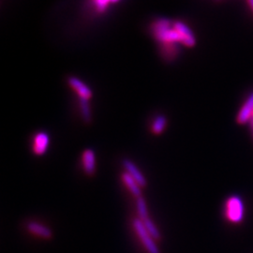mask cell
Instances as JSON below:
<instances>
[{"label": "cell", "instance_id": "6", "mask_svg": "<svg viewBox=\"0 0 253 253\" xmlns=\"http://www.w3.org/2000/svg\"><path fill=\"white\" fill-rule=\"evenodd\" d=\"M68 83H69V85L76 92L79 99L89 100L92 98V91L90 88L78 78L70 77L68 79Z\"/></svg>", "mask_w": 253, "mask_h": 253}, {"label": "cell", "instance_id": "4", "mask_svg": "<svg viewBox=\"0 0 253 253\" xmlns=\"http://www.w3.org/2000/svg\"><path fill=\"white\" fill-rule=\"evenodd\" d=\"M173 26L182 38L183 45L193 47L196 44V38L192 30L182 21H173Z\"/></svg>", "mask_w": 253, "mask_h": 253}, {"label": "cell", "instance_id": "13", "mask_svg": "<svg viewBox=\"0 0 253 253\" xmlns=\"http://www.w3.org/2000/svg\"><path fill=\"white\" fill-rule=\"evenodd\" d=\"M167 125V119L164 116H158L157 118L154 119L153 123H152V131L155 134H160L162 133L165 126Z\"/></svg>", "mask_w": 253, "mask_h": 253}, {"label": "cell", "instance_id": "7", "mask_svg": "<svg viewBox=\"0 0 253 253\" xmlns=\"http://www.w3.org/2000/svg\"><path fill=\"white\" fill-rule=\"evenodd\" d=\"M123 165L126 170V172L130 174V176L140 185V187H145L146 186V179L144 174L140 172V170L137 168L134 163L130 162L129 160H125L123 162Z\"/></svg>", "mask_w": 253, "mask_h": 253}, {"label": "cell", "instance_id": "5", "mask_svg": "<svg viewBox=\"0 0 253 253\" xmlns=\"http://www.w3.org/2000/svg\"><path fill=\"white\" fill-rule=\"evenodd\" d=\"M253 118V93H252L245 101L242 108L240 109L236 121L238 124L250 123Z\"/></svg>", "mask_w": 253, "mask_h": 253}, {"label": "cell", "instance_id": "10", "mask_svg": "<svg viewBox=\"0 0 253 253\" xmlns=\"http://www.w3.org/2000/svg\"><path fill=\"white\" fill-rule=\"evenodd\" d=\"M122 180L125 183L128 190L133 194V196H135L136 198H139L142 196V190H141L140 185L130 176L129 173L124 172L122 174Z\"/></svg>", "mask_w": 253, "mask_h": 253}, {"label": "cell", "instance_id": "18", "mask_svg": "<svg viewBox=\"0 0 253 253\" xmlns=\"http://www.w3.org/2000/svg\"><path fill=\"white\" fill-rule=\"evenodd\" d=\"M250 126H251V129H252V132H253V120L250 122Z\"/></svg>", "mask_w": 253, "mask_h": 253}, {"label": "cell", "instance_id": "3", "mask_svg": "<svg viewBox=\"0 0 253 253\" xmlns=\"http://www.w3.org/2000/svg\"><path fill=\"white\" fill-rule=\"evenodd\" d=\"M133 227L135 229L137 235L140 237L142 243L145 246V248L148 253H161L158 246L154 242L155 239L146 231L143 220H141L140 218L134 219Z\"/></svg>", "mask_w": 253, "mask_h": 253}, {"label": "cell", "instance_id": "2", "mask_svg": "<svg viewBox=\"0 0 253 253\" xmlns=\"http://www.w3.org/2000/svg\"><path fill=\"white\" fill-rule=\"evenodd\" d=\"M244 204L241 198L232 196L226 201L225 217L232 223H239L244 217Z\"/></svg>", "mask_w": 253, "mask_h": 253}, {"label": "cell", "instance_id": "14", "mask_svg": "<svg viewBox=\"0 0 253 253\" xmlns=\"http://www.w3.org/2000/svg\"><path fill=\"white\" fill-rule=\"evenodd\" d=\"M136 208L141 220H145L146 218H148V211L146 208V204H145V199L142 196L139 198H136Z\"/></svg>", "mask_w": 253, "mask_h": 253}, {"label": "cell", "instance_id": "17", "mask_svg": "<svg viewBox=\"0 0 253 253\" xmlns=\"http://www.w3.org/2000/svg\"><path fill=\"white\" fill-rule=\"evenodd\" d=\"M248 3H249V5H250V7L252 8V9L253 10V0H248Z\"/></svg>", "mask_w": 253, "mask_h": 253}, {"label": "cell", "instance_id": "1", "mask_svg": "<svg viewBox=\"0 0 253 253\" xmlns=\"http://www.w3.org/2000/svg\"><path fill=\"white\" fill-rule=\"evenodd\" d=\"M150 32L160 46L164 60L172 61L180 53L182 38L173 26V22L166 18L157 19L150 26Z\"/></svg>", "mask_w": 253, "mask_h": 253}, {"label": "cell", "instance_id": "9", "mask_svg": "<svg viewBox=\"0 0 253 253\" xmlns=\"http://www.w3.org/2000/svg\"><path fill=\"white\" fill-rule=\"evenodd\" d=\"M49 145V137L44 132H40L34 139V152L37 155L45 153L46 149Z\"/></svg>", "mask_w": 253, "mask_h": 253}, {"label": "cell", "instance_id": "11", "mask_svg": "<svg viewBox=\"0 0 253 253\" xmlns=\"http://www.w3.org/2000/svg\"><path fill=\"white\" fill-rule=\"evenodd\" d=\"M27 229L29 232H31L34 235H39L43 238H51L52 237V232L48 227L44 226L38 222H30L27 225Z\"/></svg>", "mask_w": 253, "mask_h": 253}, {"label": "cell", "instance_id": "8", "mask_svg": "<svg viewBox=\"0 0 253 253\" xmlns=\"http://www.w3.org/2000/svg\"><path fill=\"white\" fill-rule=\"evenodd\" d=\"M83 164L84 170L87 174H93L96 169V158L94 151L91 149H86L83 154Z\"/></svg>", "mask_w": 253, "mask_h": 253}, {"label": "cell", "instance_id": "15", "mask_svg": "<svg viewBox=\"0 0 253 253\" xmlns=\"http://www.w3.org/2000/svg\"><path fill=\"white\" fill-rule=\"evenodd\" d=\"M118 1H120V0H91L92 5L94 6L96 11L100 12V13L104 12L108 8L110 4L118 3Z\"/></svg>", "mask_w": 253, "mask_h": 253}, {"label": "cell", "instance_id": "12", "mask_svg": "<svg viewBox=\"0 0 253 253\" xmlns=\"http://www.w3.org/2000/svg\"><path fill=\"white\" fill-rule=\"evenodd\" d=\"M79 107L81 111L82 118L85 123H90L91 119V108L89 105V100L79 99Z\"/></svg>", "mask_w": 253, "mask_h": 253}, {"label": "cell", "instance_id": "16", "mask_svg": "<svg viewBox=\"0 0 253 253\" xmlns=\"http://www.w3.org/2000/svg\"><path fill=\"white\" fill-rule=\"evenodd\" d=\"M143 222L145 224L146 231L149 233V235H151L155 240H160L161 233H160V231L158 230V228L156 227V225L152 222V220L148 217V218H146L145 220H143Z\"/></svg>", "mask_w": 253, "mask_h": 253}]
</instances>
